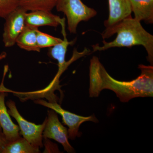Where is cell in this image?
I'll return each instance as SVG.
<instances>
[{
    "instance_id": "1",
    "label": "cell",
    "mask_w": 153,
    "mask_h": 153,
    "mask_svg": "<svg viewBox=\"0 0 153 153\" xmlns=\"http://www.w3.org/2000/svg\"><path fill=\"white\" fill-rule=\"evenodd\" d=\"M141 74L136 79L121 81L108 73L98 58L93 56L89 67V96L97 97L103 89L114 91L122 102L137 97H152L153 95V66L140 64Z\"/></svg>"
},
{
    "instance_id": "2",
    "label": "cell",
    "mask_w": 153,
    "mask_h": 153,
    "mask_svg": "<svg viewBox=\"0 0 153 153\" xmlns=\"http://www.w3.org/2000/svg\"><path fill=\"white\" fill-rule=\"evenodd\" d=\"M117 34L114 41H102L103 45L91 46L93 52L102 51L114 47H131L142 46L147 52V60L151 66L153 65V36L141 24V22L130 17L123 19L115 28L113 34Z\"/></svg>"
},
{
    "instance_id": "3",
    "label": "cell",
    "mask_w": 153,
    "mask_h": 153,
    "mask_svg": "<svg viewBox=\"0 0 153 153\" xmlns=\"http://www.w3.org/2000/svg\"><path fill=\"white\" fill-rule=\"evenodd\" d=\"M55 7L57 12L66 16L68 30L73 34L76 33L79 23L87 22L97 14L94 9L88 7L81 0H58Z\"/></svg>"
},
{
    "instance_id": "4",
    "label": "cell",
    "mask_w": 153,
    "mask_h": 153,
    "mask_svg": "<svg viewBox=\"0 0 153 153\" xmlns=\"http://www.w3.org/2000/svg\"><path fill=\"white\" fill-rule=\"evenodd\" d=\"M9 108L8 110L10 116L14 118L19 124L20 133L23 137L32 145L38 149L44 147L43 133L47 122V117L44 122L40 125L30 122L21 115L17 109L16 103L12 100L6 102Z\"/></svg>"
},
{
    "instance_id": "5",
    "label": "cell",
    "mask_w": 153,
    "mask_h": 153,
    "mask_svg": "<svg viewBox=\"0 0 153 153\" xmlns=\"http://www.w3.org/2000/svg\"><path fill=\"white\" fill-rule=\"evenodd\" d=\"M34 102L53 110L60 114L62 117L63 123L68 127V138L71 140H74L76 137H79L81 135L79 129V126L82 123L87 121L94 123L98 122L94 115L88 117L78 115L63 109L57 102H50L41 99L36 100Z\"/></svg>"
},
{
    "instance_id": "6",
    "label": "cell",
    "mask_w": 153,
    "mask_h": 153,
    "mask_svg": "<svg viewBox=\"0 0 153 153\" xmlns=\"http://www.w3.org/2000/svg\"><path fill=\"white\" fill-rule=\"evenodd\" d=\"M62 27V33L63 34V39L60 43H58L53 47H50L48 49V56L52 59L57 60L58 62V72L63 73L68 66L80 57L87 55L90 51L88 49H84L83 52H79L74 49L73 51V56L68 62L65 60L66 52L68 46L73 45L75 43V40L68 41L66 37V30H65V19H62L60 24Z\"/></svg>"
},
{
    "instance_id": "7",
    "label": "cell",
    "mask_w": 153,
    "mask_h": 153,
    "mask_svg": "<svg viewBox=\"0 0 153 153\" xmlns=\"http://www.w3.org/2000/svg\"><path fill=\"white\" fill-rule=\"evenodd\" d=\"M109 16L104 22L105 30L101 33L103 40L113 36L115 28L123 19L131 17V6L129 0H108Z\"/></svg>"
},
{
    "instance_id": "8",
    "label": "cell",
    "mask_w": 153,
    "mask_h": 153,
    "mask_svg": "<svg viewBox=\"0 0 153 153\" xmlns=\"http://www.w3.org/2000/svg\"><path fill=\"white\" fill-rule=\"evenodd\" d=\"M27 13L26 10L19 6L5 19L2 37L6 47H12L16 44L17 38L26 25L25 16Z\"/></svg>"
},
{
    "instance_id": "9",
    "label": "cell",
    "mask_w": 153,
    "mask_h": 153,
    "mask_svg": "<svg viewBox=\"0 0 153 153\" xmlns=\"http://www.w3.org/2000/svg\"><path fill=\"white\" fill-rule=\"evenodd\" d=\"M43 138L51 139L60 143L64 150L68 153L75 152L68 140V131L67 128L60 122L57 113L53 110L48 111V117L43 133Z\"/></svg>"
},
{
    "instance_id": "10",
    "label": "cell",
    "mask_w": 153,
    "mask_h": 153,
    "mask_svg": "<svg viewBox=\"0 0 153 153\" xmlns=\"http://www.w3.org/2000/svg\"><path fill=\"white\" fill-rule=\"evenodd\" d=\"M8 92L0 90V126L2 129L8 143L21 137L19 126L12 121L7 109L5 99Z\"/></svg>"
},
{
    "instance_id": "11",
    "label": "cell",
    "mask_w": 153,
    "mask_h": 153,
    "mask_svg": "<svg viewBox=\"0 0 153 153\" xmlns=\"http://www.w3.org/2000/svg\"><path fill=\"white\" fill-rule=\"evenodd\" d=\"M62 19L54 15L50 11L36 10L27 13L25 16V24L34 27L42 26L57 27L60 25Z\"/></svg>"
},
{
    "instance_id": "12",
    "label": "cell",
    "mask_w": 153,
    "mask_h": 153,
    "mask_svg": "<svg viewBox=\"0 0 153 153\" xmlns=\"http://www.w3.org/2000/svg\"><path fill=\"white\" fill-rule=\"evenodd\" d=\"M134 19L147 24L153 23V0H129Z\"/></svg>"
},
{
    "instance_id": "13",
    "label": "cell",
    "mask_w": 153,
    "mask_h": 153,
    "mask_svg": "<svg viewBox=\"0 0 153 153\" xmlns=\"http://www.w3.org/2000/svg\"><path fill=\"white\" fill-rule=\"evenodd\" d=\"M38 29L26 25L16 41V44L18 47L30 52H40L41 49L38 47L37 42Z\"/></svg>"
},
{
    "instance_id": "14",
    "label": "cell",
    "mask_w": 153,
    "mask_h": 153,
    "mask_svg": "<svg viewBox=\"0 0 153 153\" xmlns=\"http://www.w3.org/2000/svg\"><path fill=\"white\" fill-rule=\"evenodd\" d=\"M40 149L36 148L21 137L6 145L3 153H39Z\"/></svg>"
},
{
    "instance_id": "15",
    "label": "cell",
    "mask_w": 153,
    "mask_h": 153,
    "mask_svg": "<svg viewBox=\"0 0 153 153\" xmlns=\"http://www.w3.org/2000/svg\"><path fill=\"white\" fill-rule=\"evenodd\" d=\"M58 0H19V6L27 11H50L55 7Z\"/></svg>"
},
{
    "instance_id": "16",
    "label": "cell",
    "mask_w": 153,
    "mask_h": 153,
    "mask_svg": "<svg viewBox=\"0 0 153 153\" xmlns=\"http://www.w3.org/2000/svg\"><path fill=\"white\" fill-rule=\"evenodd\" d=\"M62 40L61 38L54 37L47 33H43L38 30V29L37 30V44L40 49L53 47L61 42Z\"/></svg>"
},
{
    "instance_id": "17",
    "label": "cell",
    "mask_w": 153,
    "mask_h": 153,
    "mask_svg": "<svg viewBox=\"0 0 153 153\" xmlns=\"http://www.w3.org/2000/svg\"><path fill=\"white\" fill-rule=\"evenodd\" d=\"M19 7V0H0V18L5 19Z\"/></svg>"
},
{
    "instance_id": "18",
    "label": "cell",
    "mask_w": 153,
    "mask_h": 153,
    "mask_svg": "<svg viewBox=\"0 0 153 153\" xmlns=\"http://www.w3.org/2000/svg\"><path fill=\"white\" fill-rule=\"evenodd\" d=\"M7 144V141L3 133L2 129L0 126V153H3L4 149Z\"/></svg>"
},
{
    "instance_id": "19",
    "label": "cell",
    "mask_w": 153,
    "mask_h": 153,
    "mask_svg": "<svg viewBox=\"0 0 153 153\" xmlns=\"http://www.w3.org/2000/svg\"><path fill=\"white\" fill-rule=\"evenodd\" d=\"M6 55H7V54H6L5 52H3L2 53H1V54L0 55V60L5 58ZM0 85H1V84H0Z\"/></svg>"
}]
</instances>
